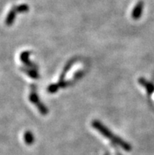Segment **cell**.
Instances as JSON below:
<instances>
[{
	"label": "cell",
	"instance_id": "obj_1",
	"mask_svg": "<svg viewBox=\"0 0 154 155\" xmlns=\"http://www.w3.org/2000/svg\"><path fill=\"white\" fill-rule=\"evenodd\" d=\"M92 126L95 128L96 130H98L100 133L102 134V136H104L105 137H106L107 139H109V140H111L112 142H113L114 143H116V145L120 146L121 148H123L124 150L126 151H131V150L132 149V147H131L128 143L125 142L124 140H123L122 139H120L118 136H115L114 134L112 133V132L108 128H106L102 122L98 121V120H95L92 121Z\"/></svg>",
	"mask_w": 154,
	"mask_h": 155
},
{
	"label": "cell",
	"instance_id": "obj_2",
	"mask_svg": "<svg viewBox=\"0 0 154 155\" xmlns=\"http://www.w3.org/2000/svg\"><path fill=\"white\" fill-rule=\"evenodd\" d=\"M29 100L30 102H32L37 107L38 110H39V111L42 115H47L48 114V109L39 100L35 85H31V91L29 94Z\"/></svg>",
	"mask_w": 154,
	"mask_h": 155
},
{
	"label": "cell",
	"instance_id": "obj_3",
	"mask_svg": "<svg viewBox=\"0 0 154 155\" xmlns=\"http://www.w3.org/2000/svg\"><path fill=\"white\" fill-rule=\"evenodd\" d=\"M29 56H30L29 51H24V52H22V53L21 54L20 59H21V61L25 65H27V67H28V68L37 69L38 68L37 65H35V63H33L31 61H30Z\"/></svg>",
	"mask_w": 154,
	"mask_h": 155
},
{
	"label": "cell",
	"instance_id": "obj_4",
	"mask_svg": "<svg viewBox=\"0 0 154 155\" xmlns=\"http://www.w3.org/2000/svg\"><path fill=\"white\" fill-rule=\"evenodd\" d=\"M143 7H144V3H143V1H140L135 5V8L133 9L132 14H131L133 19L139 20L142 14H143Z\"/></svg>",
	"mask_w": 154,
	"mask_h": 155
},
{
	"label": "cell",
	"instance_id": "obj_5",
	"mask_svg": "<svg viewBox=\"0 0 154 155\" xmlns=\"http://www.w3.org/2000/svg\"><path fill=\"white\" fill-rule=\"evenodd\" d=\"M139 82L141 85H143V87H146L149 96L152 95V93L154 92V84H153L151 82H149V81H147L144 78L139 79Z\"/></svg>",
	"mask_w": 154,
	"mask_h": 155
},
{
	"label": "cell",
	"instance_id": "obj_6",
	"mask_svg": "<svg viewBox=\"0 0 154 155\" xmlns=\"http://www.w3.org/2000/svg\"><path fill=\"white\" fill-rule=\"evenodd\" d=\"M20 69L24 73L27 74L29 77L32 79H38L39 78V73L36 71V69H31V68H28V67H21Z\"/></svg>",
	"mask_w": 154,
	"mask_h": 155
},
{
	"label": "cell",
	"instance_id": "obj_7",
	"mask_svg": "<svg viewBox=\"0 0 154 155\" xmlns=\"http://www.w3.org/2000/svg\"><path fill=\"white\" fill-rule=\"evenodd\" d=\"M16 14H17V11H16L15 8H13L12 10H10L9 14L6 16V21H5V23H6V25L11 26L13 25V23L14 22V20H15Z\"/></svg>",
	"mask_w": 154,
	"mask_h": 155
},
{
	"label": "cell",
	"instance_id": "obj_8",
	"mask_svg": "<svg viewBox=\"0 0 154 155\" xmlns=\"http://www.w3.org/2000/svg\"><path fill=\"white\" fill-rule=\"evenodd\" d=\"M24 140L27 145H31L35 141V137H34L33 134L31 133L30 131H27L24 134Z\"/></svg>",
	"mask_w": 154,
	"mask_h": 155
},
{
	"label": "cell",
	"instance_id": "obj_9",
	"mask_svg": "<svg viewBox=\"0 0 154 155\" xmlns=\"http://www.w3.org/2000/svg\"><path fill=\"white\" fill-rule=\"evenodd\" d=\"M15 10L17 13L19 14H22V13H27L29 10V6H28L27 4H21L18 6H15Z\"/></svg>",
	"mask_w": 154,
	"mask_h": 155
},
{
	"label": "cell",
	"instance_id": "obj_10",
	"mask_svg": "<svg viewBox=\"0 0 154 155\" xmlns=\"http://www.w3.org/2000/svg\"><path fill=\"white\" fill-rule=\"evenodd\" d=\"M72 64H73V61H70L69 62L67 63L66 65L64 66V70H63L62 73H61V77H60V79H59V81H64V77H65V75H66L67 72H68V71L70 69V68H71V66L72 65Z\"/></svg>",
	"mask_w": 154,
	"mask_h": 155
},
{
	"label": "cell",
	"instance_id": "obj_11",
	"mask_svg": "<svg viewBox=\"0 0 154 155\" xmlns=\"http://www.w3.org/2000/svg\"><path fill=\"white\" fill-rule=\"evenodd\" d=\"M58 90H59V87L57 86V84H53L50 85V86L47 87V91L51 93V94L57 92Z\"/></svg>",
	"mask_w": 154,
	"mask_h": 155
},
{
	"label": "cell",
	"instance_id": "obj_12",
	"mask_svg": "<svg viewBox=\"0 0 154 155\" xmlns=\"http://www.w3.org/2000/svg\"><path fill=\"white\" fill-rule=\"evenodd\" d=\"M85 71L84 70H81V71H79V72H77V73L75 74L74 77H73V80H72V82H74V81H78V80H80V78H82L84 76V74H85Z\"/></svg>",
	"mask_w": 154,
	"mask_h": 155
}]
</instances>
